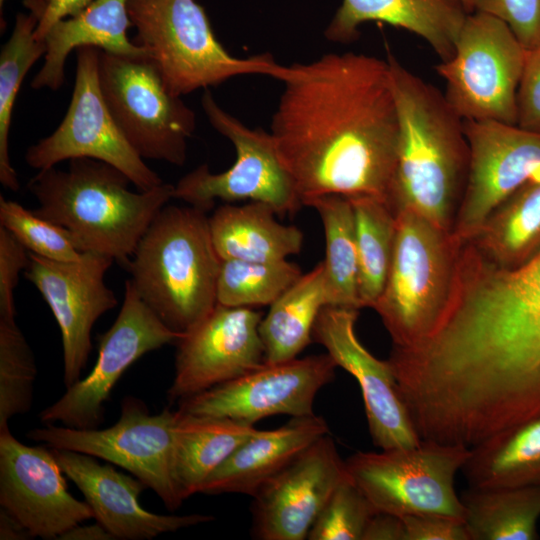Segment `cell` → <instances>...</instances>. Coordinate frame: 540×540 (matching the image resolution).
<instances>
[{"label":"cell","mask_w":540,"mask_h":540,"mask_svg":"<svg viewBox=\"0 0 540 540\" xmlns=\"http://www.w3.org/2000/svg\"><path fill=\"white\" fill-rule=\"evenodd\" d=\"M471 540H537L540 485L472 488L460 495Z\"/></svg>","instance_id":"obj_31"},{"label":"cell","mask_w":540,"mask_h":540,"mask_svg":"<svg viewBox=\"0 0 540 540\" xmlns=\"http://www.w3.org/2000/svg\"><path fill=\"white\" fill-rule=\"evenodd\" d=\"M452 317L459 343L481 377L513 402L540 412V251L512 269L469 254Z\"/></svg>","instance_id":"obj_2"},{"label":"cell","mask_w":540,"mask_h":540,"mask_svg":"<svg viewBox=\"0 0 540 540\" xmlns=\"http://www.w3.org/2000/svg\"><path fill=\"white\" fill-rule=\"evenodd\" d=\"M358 314V309L324 306L313 328V341L357 380L374 445L382 450L415 446L421 439L389 362L374 357L356 335Z\"/></svg>","instance_id":"obj_20"},{"label":"cell","mask_w":540,"mask_h":540,"mask_svg":"<svg viewBox=\"0 0 540 540\" xmlns=\"http://www.w3.org/2000/svg\"><path fill=\"white\" fill-rule=\"evenodd\" d=\"M347 476L333 439L323 435L252 496V532L261 540H304Z\"/></svg>","instance_id":"obj_21"},{"label":"cell","mask_w":540,"mask_h":540,"mask_svg":"<svg viewBox=\"0 0 540 540\" xmlns=\"http://www.w3.org/2000/svg\"><path fill=\"white\" fill-rule=\"evenodd\" d=\"M325 419L291 417L273 430H258L205 481L200 493H240L253 496L318 438L328 434Z\"/></svg>","instance_id":"obj_24"},{"label":"cell","mask_w":540,"mask_h":540,"mask_svg":"<svg viewBox=\"0 0 540 540\" xmlns=\"http://www.w3.org/2000/svg\"><path fill=\"white\" fill-rule=\"evenodd\" d=\"M130 182L118 168L83 157L71 159L67 170H40L28 188L39 204L33 212L68 230L79 251L127 267L154 218L174 198L171 184L133 192Z\"/></svg>","instance_id":"obj_4"},{"label":"cell","mask_w":540,"mask_h":540,"mask_svg":"<svg viewBox=\"0 0 540 540\" xmlns=\"http://www.w3.org/2000/svg\"><path fill=\"white\" fill-rule=\"evenodd\" d=\"M61 540H112L115 539V537L100 523L96 521V523L92 525H76L75 527L71 528L67 532H65L62 536H60Z\"/></svg>","instance_id":"obj_45"},{"label":"cell","mask_w":540,"mask_h":540,"mask_svg":"<svg viewBox=\"0 0 540 540\" xmlns=\"http://www.w3.org/2000/svg\"><path fill=\"white\" fill-rule=\"evenodd\" d=\"M6 0H0V13H1V17H2V12H3V5L5 3Z\"/></svg>","instance_id":"obj_48"},{"label":"cell","mask_w":540,"mask_h":540,"mask_svg":"<svg viewBox=\"0 0 540 540\" xmlns=\"http://www.w3.org/2000/svg\"><path fill=\"white\" fill-rule=\"evenodd\" d=\"M28 530L11 514L1 508L0 510V539L23 540L31 538Z\"/></svg>","instance_id":"obj_46"},{"label":"cell","mask_w":540,"mask_h":540,"mask_svg":"<svg viewBox=\"0 0 540 540\" xmlns=\"http://www.w3.org/2000/svg\"><path fill=\"white\" fill-rule=\"evenodd\" d=\"M461 471L472 488L540 485V415L470 447Z\"/></svg>","instance_id":"obj_28"},{"label":"cell","mask_w":540,"mask_h":540,"mask_svg":"<svg viewBox=\"0 0 540 540\" xmlns=\"http://www.w3.org/2000/svg\"><path fill=\"white\" fill-rule=\"evenodd\" d=\"M201 105L211 126L234 145L236 159L221 173H212L207 164L187 173L174 186V198L206 212L217 199L263 202L278 215L297 212L303 204L279 159L272 134L247 127L220 107L209 89Z\"/></svg>","instance_id":"obj_11"},{"label":"cell","mask_w":540,"mask_h":540,"mask_svg":"<svg viewBox=\"0 0 540 540\" xmlns=\"http://www.w3.org/2000/svg\"><path fill=\"white\" fill-rule=\"evenodd\" d=\"M177 411L151 414L139 399L127 397L119 420L105 429L46 424L26 436L50 448L85 453L120 466L152 489L169 510L182 505L173 481Z\"/></svg>","instance_id":"obj_12"},{"label":"cell","mask_w":540,"mask_h":540,"mask_svg":"<svg viewBox=\"0 0 540 540\" xmlns=\"http://www.w3.org/2000/svg\"><path fill=\"white\" fill-rule=\"evenodd\" d=\"M467 13L476 11L479 0H460Z\"/></svg>","instance_id":"obj_47"},{"label":"cell","mask_w":540,"mask_h":540,"mask_svg":"<svg viewBox=\"0 0 540 540\" xmlns=\"http://www.w3.org/2000/svg\"><path fill=\"white\" fill-rule=\"evenodd\" d=\"M183 333L167 327L125 281L124 299L112 326L98 337V357L80 379L39 417L45 424L60 422L76 429H96L104 420V403L122 376L144 354L177 343Z\"/></svg>","instance_id":"obj_14"},{"label":"cell","mask_w":540,"mask_h":540,"mask_svg":"<svg viewBox=\"0 0 540 540\" xmlns=\"http://www.w3.org/2000/svg\"><path fill=\"white\" fill-rule=\"evenodd\" d=\"M470 448L421 440L412 447L356 452L345 460L351 480L375 512L398 516L437 514L464 520L455 491Z\"/></svg>","instance_id":"obj_9"},{"label":"cell","mask_w":540,"mask_h":540,"mask_svg":"<svg viewBox=\"0 0 540 540\" xmlns=\"http://www.w3.org/2000/svg\"><path fill=\"white\" fill-rule=\"evenodd\" d=\"M36 27L32 14L18 13L0 52V182L12 191H18L20 186L8 144L14 103L27 72L46 52L45 42L35 38Z\"/></svg>","instance_id":"obj_34"},{"label":"cell","mask_w":540,"mask_h":540,"mask_svg":"<svg viewBox=\"0 0 540 540\" xmlns=\"http://www.w3.org/2000/svg\"><path fill=\"white\" fill-rule=\"evenodd\" d=\"M468 14L460 0H342L324 36L348 44L359 38L362 24L387 23L421 37L447 61Z\"/></svg>","instance_id":"obj_23"},{"label":"cell","mask_w":540,"mask_h":540,"mask_svg":"<svg viewBox=\"0 0 540 540\" xmlns=\"http://www.w3.org/2000/svg\"><path fill=\"white\" fill-rule=\"evenodd\" d=\"M0 225L27 250L41 257L69 262L82 256L64 227L39 217L21 204L0 196Z\"/></svg>","instance_id":"obj_37"},{"label":"cell","mask_w":540,"mask_h":540,"mask_svg":"<svg viewBox=\"0 0 540 540\" xmlns=\"http://www.w3.org/2000/svg\"><path fill=\"white\" fill-rule=\"evenodd\" d=\"M98 78L116 125L137 154L182 166L196 115L166 89L150 59L100 50Z\"/></svg>","instance_id":"obj_10"},{"label":"cell","mask_w":540,"mask_h":540,"mask_svg":"<svg viewBox=\"0 0 540 540\" xmlns=\"http://www.w3.org/2000/svg\"><path fill=\"white\" fill-rule=\"evenodd\" d=\"M28 261L27 249L0 226V319H15L14 290Z\"/></svg>","instance_id":"obj_40"},{"label":"cell","mask_w":540,"mask_h":540,"mask_svg":"<svg viewBox=\"0 0 540 540\" xmlns=\"http://www.w3.org/2000/svg\"><path fill=\"white\" fill-rule=\"evenodd\" d=\"M375 513L347 473L318 514L307 539L362 540L366 526Z\"/></svg>","instance_id":"obj_38"},{"label":"cell","mask_w":540,"mask_h":540,"mask_svg":"<svg viewBox=\"0 0 540 540\" xmlns=\"http://www.w3.org/2000/svg\"><path fill=\"white\" fill-rule=\"evenodd\" d=\"M221 261L206 211L165 205L126 268L148 307L167 327L184 333L216 306Z\"/></svg>","instance_id":"obj_5"},{"label":"cell","mask_w":540,"mask_h":540,"mask_svg":"<svg viewBox=\"0 0 540 540\" xmlns=\"http://www.w3.org/2000/svg\"><path fill=\"white\" fill-rule=\"evenodd\" d=\"M37 368L15 319H0V430L30 410Z\"/></svg>","instance_id":"obj_36"},{"label":"cell","mask_w":540,"mask_h":540,"mask_svg":"<svg viewBox=\"0 0 540 540\" xmlns=\"http://www.w3.org/2000/svg\"><path fill=\"white\" fill-rule=\"evenodd\" d=\"M304 206L318 212L324 229L326 306L361 309L354 214L349 198L324 195L304 202Z\"/></svg>","instance_id":"obj_32"},{"label":"cell","mask_w":540,"mask_h":540,"mask_svg":"<svg viewBox=\"0 0 540 540\" xmlns=\"http://www.w3.org/2000/svg\"><path fill=\"white\" fill-rule=\"evenodd\" d=\"M275 209L263 202L225 204L209 217L214 248L221 260L272 262L298 254L302 231L275 219Z\"/></svg>","instance_id":"obj_26"},{"label":"cell","mask_w":540,"mask_h":540,"mask_svg":"<svg viewBox=\"0 0 540 540\" xmlns=\"http://www.w3.org/2000/svg\"><path fill=\"white\" fill-rule=\"evenodd\" d=\"M100 49H76V75L70 105L64 119L49 136L30 146L26 163L40 170L74 158L106 162L128 176L141 191L161 185L116 125L103 97L98 78Z\"/></svg>","instance_id":"obj_13"},{"label":"cell","mask_w":540,"mask_h":540,"mask_svg":"<svg viewBox=\"0 0 540 540\" xmlns=\"http://www.w3.org/2000/svg\"><path fill=\"white\" fill-rule=\"evenodd\" d=\"M302 275L298 265L272 262L222 260L217 281V303L229 307L271 305Z\"/></svg>","instance_id":"obj_35"},{"label":"cell","mask_w":540,"mask_h":540,"mask_svg":"<svg viewBox=\"0 0 540 540\" xmlns=\"http://www.w3.org/2000/svg\"><path fill=\"white\" fill-rule=\"evenodd\" d=\"M127 3L128 0H93L78 14L55 23L43 40L44 64L32 79L31 87L59 89L64 82L68 55L82 46H94L116 55L148 57L142 47L128 38L132 23Z\"/></svg>","instance_id":"obj_25"},{"label":"cell","mask_w":540,"mask_h":540,"mask_svg":"<svg viewBox=\"0 0 540 540\" xmlns=\"http://www.w3.org/2000/svg\"><path fill=\"white\" fill-rule=\"evenodd\" d=\"M500 268L512 269L540 251V181L528 180L501 202L468 240Z\"/></svg>","instance_id":"obj_29"},{"label":"cell","mask_w":540,"mask_h":540,"mask_svg":"<svg viewBox=\"0 0 540 540\" xmlns=\"http://www.w3.org/2000/svg\"><path fill=\"white\" fill-rule=\"evenodd\" d=\"M93 0H22L24 8L37 20L34 35L43 41L58 21L82 11Z\"/></svg>","instance_id":"obj_43"},{"label":"cell","mask_w":540,"mask_h":540,"mask_svg":"<svg viewBox=\"0 0 540 540\" xmlns=\"http://www.w3.org/2000/svg\"><path fill=\"white\" fill-rule=\"evenodd\" d=\"M134 43L156 67L166 89L181 97L237 76L262 74L284 81L291 71L270 54L232 56L216 38L196 0H128Z\"/></svg>","instance_id":"obj_6"},{"label":"cell","mask_w":540,"mask_h":540,"mask_svg":"<svg viewBox=\"0 0 540 540\" xmlns=\"http://www.w3.org/2000/svg\"><path fill=\"white\" fill-rule=\"evenodd\" d=\"M282 82L270 133L303 206L324 195L389 205L399 118L387 60L327 53Z\"/></svg>","instance_id":"obj_1"},{"label":"cell","mask_w":540,"mask_h":540,"mask_svg":"<svg viewBox=\"0 0 540 540\" xmlns=\"http://www.w3.org/2000/svg\"><path fill=\"white\" fill-rule=\"evenodd\" d=\"M470 161L452 234L462 242L540 165V133L517 124L464 120Z\"/></svg>","instance_id":"obj_18"},{"label":"cell","mask_w":540,"mask_h":540,"mask_svg":"<svg viewBox=\"0 0 540 540\" xmlns=\"http://www.w3.org/2000/svg\"><path fill=\"white\" fill-rule=\"evenodd\" d=\"M399 118L397 161L389 206L410 210L453 231L469 171L464 120L443 92L387 53Z\"/></svg>","instance_id":"obj_3"},{"label":"cell","mask_w":540,"mask_h":540,"mask_svg":"<svg viewBox=\"0 0 540 540\" xmlns=\"http://www.w3.org/2000/svg\"><path fill=\"white\" fill-rule=\"evenodd\" d=\"M262 314L250 307L216 304L178 340L171 403L221 385L264 362Z\"/></svg>","instance_id":"obj_19"},{"label":"cell","mask_w":540,"mask_h":540,"mask_svg":"<svg viewBox=\"0 0 540 540\" xmlns=\"http://www.w3.org/2000/svg\"><path fill=\"white\" fill-rule=\"evenodd\" d=\"M337 367L327 353L263 362L238 378L179 401L177 409L251 426L274 415H312L317 393L333 380Z\"/></svg>","instance_id":"obj_15"},{"label":"cell","mask_w":540,"mask_h":540,"mask_svg":"<svg viewBox=\"0 0 540 540\" xmlns=\"http://www.w3.org/2000/svg\"><path fill=\"white\" fill-rule=\"evenodd\" d=\"M362 540H406L402 517L390 513H375L366 526Z\"/></svg>","instance_id":"obj_44"},{"label":"cell","mask_w":540,"mask_h":540,"mask_svg":"<svg viewBox=\"0 0 540 540\" xmlns=\"http://www.w3.org/2000/svg\"><path fill=\"white\" fill-rule=\"evenodd\" d=\"M0 506L43 539H59L94 518L88 503L68 491L52 449L27 446L8 427L0 430Z\"/></svg>","instance_id":"obj_17"},{"label":"cell","mask_w":540,"mask_h":540,"mask_svg":"<svg viewBox=\"0 0 540 540\" xmlns=\"http://www.w3.org/2000/svg\"><path fill=\"white\" fill-rule=\"evenodd\" d=\"M527 52L504 21L483 11L469 13L453 56L435 67L448 103L463 120L517 124Z\"/></svg>","instance_id":"obj_8"},{"label":"cell","mask_w":540,"mask_h":540,"mask_svg":"<svg viewBox=\"0 0 540 540\" xmlns=\"http://www.w3.org/2000/svg\"><path fill=\"white\" fill-rule=\"evenodd\" d=\"M406 540H471L464 520L445 515L401 516Z\"/></svg>","instance_id":"obj_42"},{"label":"cell","mask_w":540,"mask_h":540,"mask_svg":"<svg viewBox=\"0 0 540 540\" xmlns=\"http://www.w3.org/2000/svg\"><path fill=\"white\" fill-rule=\"evenodd\" d=\"M326 305L324 269L320 262L284 291L262 318L259 334L264 362L297 358L313 342L315 322Z\"/></svg>","instance_id":"obj_30"},{"label":"cell","mask_w":540,"mask_h":540,"mask_svg":"<svg viewBox=\"0 0 540 540\" xmlns=\"http://www.w3.org/2000/svg\"><path fill=\"white\" fill-rule=\"evenodd\" d=\"M353 208L361 307L373 308L386 283L396 234V214L375 197H348Z\"/></svg>","instance_id":"obj_33"},{"label":"cell","mask_w":540,"mask_h":540,"mask_svg":"<svg viewBox=\"0 0 540 540\" xmlns=\"http://www.w3.org/2000/svg\"><path fill=\"white\" fill-rule=\"evenodd\" d=\"M476 11L504 21L527 50L540 47V0H479Z\"/></svg>","instance_id":"obj_39"},{"label":"cell","mask_w":540,"mask_h":540,"mask_svg":"<svg viewBox=\"0 0 540 540\" xmlns=\"http://www.w3.org/2000/svg\"><path fill=\"white\" fill-rule=\"evenodd\" d=\"M113 262L111 257L95 252H83L79 260L69 262L29 252L24 276L39 290L58 323L66 387L81 379L95 322L118 303L104 282Z\"/></svg>","instance_id":"obj_16"},{"label":"cell","mask_w":540,"mask_h":540,"mask_svg":"<svg viewBox=\"0 0 540 540\" xmlns=\"http://www.w3.org/2000/svg\"><path fill=\"white\" fill-rule=\"evenodd\" d=\"M64 474L92 509L94 519L115 539H152L160 534L210 522L209 515H162L145 510L139 496L147 488L138 478L121 473L94 456L51 448Z\"/></svg>","instance_id":"obj_22"},{"label":"cell","mask_w":540,"mask_h":540,"mask_svg":"<svg viewBox=\"0 0 540 540\" xmlns=\"http://www.w3.org/2000/svg\"><path fill=\"white\" fill-rule=\"evenodd\" d=\"M517 125L540 133V47L527 52L517 93Z\"/></svg>","instance_id":"obj_41"},{"label":"cell","mask_w":540,"mask_h":540,"mask_svg":"<svg viewBox=\"0 0 540 540\" xmlns=\"http://www.w3.org/2000/svg\"><path fill=\"white\" fill-rule=\"evenodd\" d=\"M176 411L172 473L184 501L200 493L210 475L259 429L228 418Z\"/></svg>","instance_id":"obj_27"},{"label":"cell","mask_w":540,"mask_h":540,"mask_svg":"<svg viewBox=\"0 0 540 540\" xmlns=\"http://www.w3.org/2000/svg\"><path fill=\"white\" fill-rule=\"evenodd\" d=\"M462 243L416 212L397 213L391 265L373 307L393 346H413L434 330L451 295Z\"/></svg>","instance_id":"obj_7"}]
</instances>
